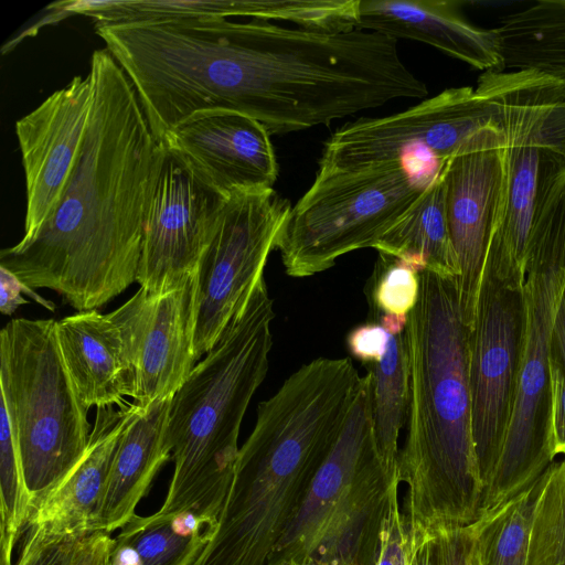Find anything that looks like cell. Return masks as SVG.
<instances>
[{
    "instance_id": "1",
    "label": "cell",
    "mask_w": 565,
    "mask_h": 565,
    "mask_svg": "<svg viewBox=\"0 0 565 565\" xmlns=\"http://www.w3.org/2000/svg\"><path fill=\"white\" fill-rule=\"evenodd\" d=\"M94 102L85 140L57 206L35 236L3 248L0 266L32 289L97 310L137 281L145 231L167 149L129 78L93 52Z\"/></svg>"
},
{
    "instance_id": "2",
    "label": "cell",
    "mask_w": 565,
    "mask_h": 565,
    "mask_svg": "<svg viewBox=\"0 0 565 565\" xmlns=\"http://www.w3.org/2000/svg\"><path fill=\"white\" fill-rule=\"evenodd\" d=\"M470 331L458 278L420 273L404 330L408 409L398 457L411 531L465 526L478 516L482 483L471 426Z\"/></svg>"
},
{
    "instance_id": "3",
    "label": "cell",
    "mask_w": 565,
    "mask_h": 565,
    "mask_svg": "<svg viewBox=\"0 0 565 565\" xmlns=\"http://www.w3.org/2000/svg\"><path fill=\"white\" fill-rule=\"evenodd\" d=\"M344 424L340 405L286 383L257 407L213 536L193 565H267Z\"/></svg>"
},
{
    "instance_id": "4",
    "label": "cell",
    "mask_w": 565,
    "mask_h": 565,
    "mask_svg": "<svg viewBox=\"0 0 565 565\" xmlns=\"http://www.w3.org/2000/svg\"><path fill=\"white\" fill-rule=\"evenodd\" d=\"M274 301L262 277L214 348L172 397L173 475L160 514L193 512L217 523L238 456L248 404L266 377Z\"/></svg>"
},
{
    "instance_id": "5",
    "label": "cell",
    "mask_w": 565,
    "mask_h": 565,
    "mask_svg": "<svg viewBox=\"0 0 565 565\" xmlns=\"http://www.w3.org/2000/svg\"><path fill=\"white\" fill-rule=\"evenodd\" d=\"M476 89L497 104L504 136L505 210L492 244L525 271L531 238L565 235V79L535 68L487 71Z\"/></svg>"
},
{
    "instance_id": "6",
    "label": "cell",
    "mask_w": 565,
    "mask_h": 565,
    "mask_svg": "<svg viewBox=\"0 0 565 565\" xmlns=\"http://www.w3.org/2000/svg\"><path fill=\"white\" fill-rule=\"evenodd\" d=\"M55 323L19 318L0 332L1 401L18 441L31 512L84 457L90 435L88 409L65 366Z\"/></svg>"
},
{
    "instance_id": "7",
    "label": "cell",
    "mask_w": 565,
    "mask_h": 565,
    "mask_svg": "<svg viewBox=\"0 0 565 565\" xmlns=\"http://www.w3.org/2000/svg\"><path fill=\"white\" fill-rule=\"evenodd\" d=\"M428 183L414 178L404 160L356 170L319 168L290 207L277 244L285 273L310 277L348 253L373 248Z\"/></svg>"
},
{
    "instance_id": "8",
    "label": "cell",
    "mask_w": 565,
    "mask_h": 565,
    "mask_svg": "<svg viewBox=\"0 0 565 565\" xmlns=\"http://www.w3.org/2000/svg\"><path fill=\"white\" fill-rule=\"evenodd\" d=\"M565 281V238L529 243L525 253V326L515 402L478 516L532 487L557 457L551 411L550 338Z\"/></svg>"
},
{
    "instance_id": "9",
    "label": "cell",
    "mask_w": 565,
    "mask_h": 565,
    "mask_svg": "<svg viewBox=\"0 0 565 565\" xmlns=\"http://www.w3.org/2000/svg\"><path fill=\"white\" fill-rule=\"evenodd\" d=\"M524 271L488 252L469 338L471 426L482 491L513 413L524 339Z\"/></svg>"
},
{
    "instance_id": "10",
    "label": "cell",
    "mask_w": 565,
    "mask_h": 565,
    "mask_svg": "<svg viewBox=\"0 0 565 565\" xmlns=\"http://www.w3.org/2000/svg\"><path fill=\"white\" fill-rule=\"evenodd\" d=\"M290 207L274 189L244 190L224 199L198 266L195 361L214 348L264 277Z\"/></svg>"
},
{
    "instance_id": "11",
    "label": "cell",
    "mask_w": 565,
    "mask_h": 565,
    "mask_svg": "<svg viewBox=\"0 0 565 565\" xmlns=\"http://www.w3.org/2000/svg\"><path fill=\"white\" fill-rule=\"evenodd\" d=\"M500 126L497 104L470 86L447 88L396 114L359 118L323 146L319 168L356 170L404 160L424 150L441 163L472 135Z\"/></svg>"
},
{
    "instance_id": "12",
    "label": "cell",
    "mask_w": 565,
    "mask_h": 565,
    "mask_svg": "<svg viewBox=\"0 0 565 565\" xmlns=\"http://www.w3.org/2000/svg\"><path fill=\"white\" fill-rule=\"evenodd\" d=\"M450 237L460 267L463 319L473 327L486 257L505 210L507 169L500 126L486 127L440 163Z\"/></svg>"
},
{
    "instance_id": "13",
    "label": "cell",
    "mask_w": 565,
    "mask_h": 565,
    "mask_svg": "<svg viewBox=\"0 0 565 565\" xmlns=\"http://www.w3.org/2000/svg\"><path fill=\"white\" fill-rule=\"evenodd\" d=\"M198 270L161 295L139 288L108 317L117 326L129 367V397L146 407L181 387L196 362Z\"/></svg>"
},
{
    "instance_id": "14",
    "label": "cell",
    "mask_w": 565,
    "mask_h": 565,
    "mask_svg": "<svg viewBox=\"0 0 565 565\" xmlns=\"http://www.w3.org/2000/svg\"><path fill=\"white\" fill-rule=\"evenodd\" d=\"M223 202L167 149L147 218L137 277L140 288L161 295L198 270Z\"/></svg>"
},
{
    "instance_id": "15",
    "label": "cell",
    "mask_w": 565,
    "mask_h": 565,
    "mask_svg": "<svg viewBox=\"0 0 565 565\" xmlns=\"http://www.w3.org/2000/svg\"><path fill=\"white\" fill-rule=\"evenodd\" d=\"M94 102L92 74L75 76L15 122L26 188L24 233L38 234L78 160Z\"/></svg>"
},
{
    "instance_id": "16",
    "label": "cell",
    "mask_w": 565,
    "mask_h": 565,
    "mask_svg": "<svg viewBox=\"0 0 565 565\" xmlns=\"http://www.w3.org/2000/svg\"><path fill=\"white\" fill-rule=\"evenodd\" d=\"M212 191L222 198L255 189H273L278 162L268 130L237 113L193 118L161 139Z\"/></svg>"
},
{
    "instance_id": "17",
    "label": "cell",
    "mask_w": 565,
    "mask_h": 565,
    "mask_svg": "<svg viewBox=\"0 0 565 565\" xmlns=\"http://www.w3.org/2000/svg\"><path fill=\"white\" fill-rule=\"evenodd\" d=\"M375 444L371 375L366 372L334 446L315 475L301 507L267 565L308 563L362 460Z\"/></svg>"
},
{
    "instance_id": "18",
    "label": "cell",
    "mask_w": 565,
    "mask_h": 565,
    "mask_svg": "<svg viewBox=\"0 0 565 565\" xmlns=\"http://www.w3.org/2000/svg\"><path fill=\"white\" fill-rule=\"evenodd\" d=\"M461 1L359 0L356 29L426 43L472 67L504 71L495 29L471 24Z\"/></svg>"
},
{
    "instance_id": "19",
    "label": "cell",
    "mask_w": 565,
    "mask_h": 565,
    "mask_svg": "<svg viewBox=\"0 0 565 565\" xmlns=\"http://www.w3.org/2000/svg\"><path fill=\"white\" fill-rule=\"evenodd\" d=\"M135 404L97 408L88 448L74 469L33 509L26 529L90 534L103 505L110 467Z\"/></svg>"
},
{
    "instance_id": "20",
    "label": "cell",
    "mask_w": 565,
    "mask_h": 565,
    "mask_svg": "<svg viewBox=\"0 0 565 565\" xmlns=\"http://www.w3.org/2000/svg\"><path fill=\"white\" fill-rule=\"evenodd\" d=\"M399 482V477L387 475L375 444L362 460L308 563L377 565L391 490Z\"/></svg>"
},
{
    "instance_id": "21",
    "label": "cell",
    "mask_w": 565,
    "mask_h": 565,
    "mask_svg": "<svg viewBox=\"0 0 565 565\" xmlns=\"http://www.w3.org/2000/svg\"><path fill=\"white\" fill-rule=\"evenodd\" d=\"M172 397L146 407L135 404L116 450L95 532L122 527L135 514L161 467L172 459L168 424Z\"/></svg>"
},
{
    "instance_id": "22",
    "label": "cell",
    "mask_w": 565,
    "mask_h": 565,
    "mask_svg": "<svg viewBox=\"0 0 565 565\" xmlns=\"http://www.w3.org/2000/svg\"><path fill=\"white\" fill-rule=\"evenodd\" d=\"M60 350L82 404L125 407L129 367L120 332L108 315L78 311L55 323Z\"/></svg>"
},
{
    "instance_id": "23",
    "label": "cell",
    "mask_w": 565,
    "mask_h": 565,
    "mask_svg": "<svg viewBox=\"0 0 565 565\" xmlns=\"http://www.w3.org/2000/svg\"><path fill=\"white\" fill-rule=\"evenodd\" d=\"M420 274L460 276L446 212L445 181L439 170L412 207L373 247Z\"/></svg>"
},
{
    "instance_id": "24",
    "label": "cell",
    "mask_w": 565,
    "mask_h": 565,
    "mask_svg": "<svg viewBox=\"0 0 565 565\" xmlns=\"http://www.w3.org/2000/svg\"><path fill=\"white\" fill-rule=\"evenodd\" d=\"M504 70L535 68L565 79V0H535L494 28Z\"/></svg>"
},
{
    "instance_id": "25",
    "label": "cell",
    "mask_w": 565,
    "mask_h": 565,
    "mask_svg": "<svg viewBox=\"0 0 565 565\" xmlns=\"http://www.w3.org/2000/svg\"><path fill=\"white\" fill-rule=\"evenodd\" d=\"M371 375L372 418L376 448L391 478L398 476V437L407 419L408 365L404 332L388 335L382 360L364 364Z\"/></svg>"
},
{
    "instance_id": "26",
    "label": "cell",
    "mask_w": 565,
    "mask_h": 565,
    "mask_svg": "<svg viewBox=\"0 0 565 565\" xmlns=\"http://www.w3.org/2000/svg\"><path fill=\"white\" fill-rule=\"evenodd\" d=\"M217 523L193 512L142 516L137 513L117 536L138 552L142 565H193Z\"/></svg>"
},
{
    "instance_id": "27",
    "label": "cell",
    "mask_w": 565,
    "mask_h": 565,
    "mask_svg": "<svg viewBox=\"0 0 565 565\" xmlns=\"http://www.w3.org/2000/svg\"><path fill=\"white\" fill-rule=\"evenodd\" d=\"M535 484L470 524L478 565H525Z\"/></svg>"
},
{
    "instance_id": "28",
    "label": "cell",
    "mask_w": 565,
    "mask_h": 565,
    "mask_svg": "<svg viewBox=\"0 0 565 565\" xmlns=\"http://www.w3.org/2000/svg\"><path fill=\"white\" fill-rule=\"evenodd\" d=\"M525 565H565V457L536 481Z\"/></svg>"
},
{
    "instance_id": "29",
    "label": "cell",
    "mask_w": 565,
    "mask_h": 565,
    "mask_svg": "<svg viewBox=\"0 0 565 565\" xmlns=\"http://www.w3.org/2000/svg\"><path fill=\"white\" fill-rule=\"evenodd\" d=\"M31 513L21 457L10 415L0 402V565H13L15 543L25 533Z\"/></svg>"
},
{
    "instance_id": "30",
    "label": "cell",
    "mask_w": 565,
    "mask_h": 565,
    "mask_svg": "<svg viewBox=\"0 0 565 565\" xmlns=\"http://www.w3.org/2000/svg\"><path fill=\"white\" fill-rule=\"evenodd\" d=\"M418 294L419 274L394 257L379 254L366 292L373 320L381 315L407 319Z\"/></svg>"
},
{
    "instance_id": "31",
    "label": "cell",
    "mask_w": 565,
    "mask_h": 565,
    "mask_svg": "<svg viewBox=\"0 0 565 565\" xmlns=\"http://www.w3.org/2000/svg\"><path fill=\"white\" fill-rule=\"evenodd\" d=\"M15 565H75L90 534H49L35 529L24 533Z\"/></svg>"
},
{
    "instance_id": "32",
    "label": "cell",
    "mask_w": 565,
    "mask_h": 565,
    "mask_svg": "<svg viewBox=\"0 0 565 565\" xmlns=\"http://www.w3.org/2000/svg\"><path fill=\"white\" fill-rule=\"evenodd\" d=\"M398 484L390 494L388 508L382 526L377 565H409V530L397 499Z\"/></svg>"
},
{
    "instance_id": "33",
    "label": "cell",
    "mask_w": 565,
    "mask_h": 565,
    "mask_svg": "<svg viewBox=\"0 0 565 565\" xmlns=\"http://www.w3.org/2000/svg\"><path fill=\"white\" fill-rule=\"evenodd\" d=\"M434 534L438 565H478L470 524L439 529Z\"/></svg>"
},
{
    "instance_id": "34",
    "label": "cell",
    "mask_w": 565,
    "mask_h": 565,
    "mask_svg": "<svg viewBox=\"0 0 565 565\" xmlns=\"http://www.w3.org/2000/svg\"><path fill=\"white\" fill-rule=\"evenodd\" d=\"M388 335L381 324L367 322L350 331L347 345L350 353L363 364L377 363L386 352Z\"/></svg>"
},
{
    "instance_id": "35",
    "label": "cell",
    "mask_w": 565,
    "mask_h": 565,
    "mask_svg": "<svg viewBox=\"0 0 565 565\" xmlns=\"http://www.w3.org/2000/svg\"><path fill=\"white\" fill-rule=\"evenodd\" d=\"M551 380V424L556 456L565 457V374L559 365L550 358Z\"/></svg>"
},
{
    "instance_id": "36",
    "label": "cell",
    "mask_w": 565,
    "mask_h": 565,
    "mask_svg": "<svg viewBox=\"0 0 565 565\" xmlns=\"http://www.w3.org/2000/svg\"><path fill=\"white\" fill-rule=\"evenodd\" d=\"M21 292L30 296L38 303L53 311L55 306L53 302L40 297L34 289L22 282L9 269L0 266V311L3 315H12L20 306L28 305Z\"/></svg>"
},
{
    "instance_id": "37",
    "label": "cell",
    "mask_w": 565,
    "mask_h": 565,
    "mask_svg": "<svg viewBox=\"0 0 565 565\" xmlns=\"http://www.w3.org/2000/svg\"><path fill=\"white\" fill-rule=\"evenodd\" d=\"M409 565H438L434 532L409 530Z\"/></svg>"
},
{
    "instance_id": "38",
    "label": "cell",
    "mask_w": 565,
    "mask_h": 565,
    "mask_svg": "<svg viewBox=\"0 0 565 565\" xmlns=\"http://www.w3.org/2000/svg\"><path fill=\"white\" fill-rule=\"evenodd\" d=\"M550 358L559 365L565 374V281L553 320L550 338Z\"/></svg>"
},
{
    "instance_id": "39",
    "label": "cell",
    "mask_w": 565,
    "mask_h": 565,
    "mask_svg": "<svg viewBox=\"0 0 565 565\" xmlns=\"http://www.w3.org/2000/svg\"><path fill=\"white\" fill-rule=\"evenodd\" d=\"M109 565H142L136 548L116 535L109 552Z\"/></svg>"
},
{
    "instance_id": "40",
    "label": "cell",
    "mask_w": 565,
    "mask_h": 565,
    "mask_svg": "<svg viewBox=\"0 0 565 565\" xmlns=\"http://www.w3.org/2000/svg\"><path fill=\"white\" fill-rule=\"evenodd\" d=\"M109 552H110V550L98 561V563L96 565H105L108 559Z\"/></svg>"
},
{
    "instance_id": "41",
    "label": "cell",
    "mask_w": 565,
    "mask_h": 565,
    "mask_svg": "<svg viewBox=\"0 0 565 565\" xmlns=\"http://www.w3.org/2000/svg\"><path fill=\"white\" fill-rule=\"evenodd\" d=\"M108 559H109V556H108ZM108 559H107V562H106V564H105V565H109V562H108Z\"/></svg>"
},
{
    "instance_id": "42",
    "label": "cell",
    "mask_w": 565,
    "mask_h": 565,
    "mask_svg": "<svg viewBox=\"0 0 565 565\" xmlns=\"http://www.w3.org/2000/svg\"><path fill=\"white\" fill-rule=\"evenodd\" d=\"M306 565H315V564H312V563H307Z\"/></svg>"
}]
</instances>
